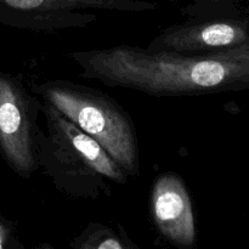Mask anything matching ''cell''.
Masks as SVG:
<instances>
[{"label": "cell", "mask_w": 249, "mask_h": 249, "mask_svg": "<svg viewBox=\"0 0 249 249\" xmlns=\"http://www.w3.org/2000/svg\"><path fill=\"white\" fill-rule=\"evenodd\" d=\"M70 57L85 79L150 96H201L249 89V43L206 53L121 44L74 51Z\"/></svg>", "instance_id": "6da1fadb"}, {"label": "cell", "mask_w": 249, "mask_h": 249, "mask_svg": "<svg viewBox=\"0 0 249 249\" xmlns=\"http://www.w3.org/2000/svg\"><path fill=\"white\" fill-rule=\"evenodd\" d=\"M46 130L38 131L39 170L62 194L74 198L111 196V184L125 185L129 175L97 141L41 100Z\"/></svg>", "instance_id": "7a4b0ae2"}, {"label": "cell", "mask_w": 249, "mask_h": 249, "mask_svg": "<svg viewBox=\"0 0 249 249\" xmlns=\"http://www.w3.org/2000/svg\"><path fill=\"white\" fill-rule=\"evenodd\" d=\"M34 94L97 141L129 178L138 177L140 151L135 124L116 100L99 89L63 79L39 83Z\"/></svg>", "instance_id": "3957f363"}, {"label": "cell", "mask_w": 249, "mask_h": 249, "mask_svg": "<svg viewBox=\"0 0 249 249\" xmlns=\"http://www.w3.org/2000/svg\"><path fill=\"white\" fill-rule=\"evenodd\" d=\"M40 114V97L17 77L0 71V157L24 180L39 170L36 138Z\"/></svg>", "instance_id": "277c9868"}, {"label": "cell", "mask_w": 249, "mask_h": 249, "mask_svg": "<svg viewBox=\"0 0 249 249\" xmlns=\"http://www.w3.org/2000/svg\"><path fill=\"white\" fill-rule=\"evenodd\" d=\"M157 9L147 0H0V24L31 32L85 28L96 22L95 10L146 12Z\"/></svg>", "instance_id": "5b68a950"}, {"label": "cell", "mask_w": 249, "mask_h": 249, "mask_svg": "<svg viewBox=\"0 0 249 249\" xmlns=\"http://www.w3.org/2000/svg\"><path fill=\"white\" fill-rule=\"evenodd\" d=\"M249 43V7L225 5L207 18L164 29L147 45L152 51L206 53Z\"/></svg>", "instance_id": "8992f818"}, {"label": "cell", "mask_w": 249, "mask_h": 249, "mask_svg": "<svg viewBox=\"0 0 249 249\" xmlns=\"http://www.w3.org/2000/svg\"><path fill=\"white\" fill-rule=\"evenodd\" d=\"M152 221L160 235L179 248L196 247L197 233L192 199L177 173L158 175L150 195Z\"/></svg>", "instance_id": "52a82bcc"}, {"label": "cell", "mask_w": 249, "mask_h": 249, "mask_svg": "<svg viewBox=\"0 0 249 249\" xmlns=\"http://www.w3.org/2000/svg\"><path fill=\"white\" fill-rule=\"evenodd\" d=\"M73 249H138L123 229L113 228L101 223H89L79 236L70 242Z\"/></svg>", "instance_id": "ba28073f"}, {"label": "cell", "mask_w": 249, "mask_h": 249, "mask_svg": "<svg viewBox=\"0 0 249 249\" xmlns=\"http://www.w3.org/2000/svg\"><path fill=\"white\" fill-rule=\"evenodd\" d=\"M21 247L22 246L15 237L14 224L0 214V249Z\"/></svg>", "instance_id": "9c48e42d"}, {"label": "cell", "mask_w": 249, "mask_h": 249, "mask_svg": "<svg viewBox=\"0 0 249 249\" xmlns=\"http://www.w3.org/2000/svg\"><path fill=\"white\" fill-rule=\"evenodd\" d=\"M199 1H207L216 5H237L241 0H199Z\"/></svg>", "instance_id": "30bf717a"}]
</instances>
